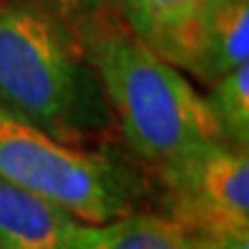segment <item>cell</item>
<instances>
[{
  "label": "cell",
  "mask_w": 249,
  "mask_h": 249,
  "mask_svg": "<svg viewBox=\"0 0 249 249\" xmlns=\"http://www.w3.org/2000/svg\"><path fill=\"white\" fill-rule=\"evenodd\" d=\"M120 18L145 46L189 71L205 18L222 0H116Z\"/></svg>",
  "instance_id": "cell-5"
},
{
  "label": "cell",
  "mask_w": 249,
  "mask_h": 249,
  "mask_svg": "<svg viewBox=\"0 0 249 249\" xmlns=\"http://www.w3.org/2000/svg\"><path fill=\"white\" fill-rule=\"evenodd\" d=\"M127 145L157 171L224 141L205 97L185 74L145 46L120 17L74 23ZM226 143V141H224Z\"/></svg>",
  "instance_id": "cell-2"
},
{
  "label": "cell",
  "mask_w": 249,
  "mask_h": 249,
  "mask_svg": "<svg viewBox=\"0 0 249 249\" xmlns=\"http://www.w3.org/2000/svg\"><path fill=\"white\" fill-rule=\"evenodd\" d=\"M205 104L219 127L222 139L233 148L249 145V62L210 83Z\"/></svg>",
  "instance_id": "cell-9"
},
{
  "label": "cell",
  "mask_w": 249,
  "mask_h": 249,
  "mask_svg": "<svg viewBox=\"0 0 249 249\" xmlns=\"http://www.w3.org/2000/svg\"><path fill=\"white\" fill-rule=\"evenodd\" d=\"M169 217L187 231L249 229V150L213 143L157 171Z\"/></svg>",
  "instance_id": "cell-4"
},
{
  "label": "cell",
  "mask_w": 249,
  "mask_h": 249,
  "mask_svg": "<svg viewBox=\"0 0 249 249\" xmlns=\"http://www.w3.org/2000/svg\"><path fill=\"white\" fill-rule=\"evenodd\" d=\"M65 249H194V242L169 214L129 213L104 224L79 222Z\"/></svg>",
  "instance_id": "cell-8"
},
{
  "label": "cell",
  "mask_w": 249,
  "mask_h": 249,
  "mask_svg": "<svg viewBox=\"0 0 249 249\" xmlns=\"http://www.w3.org/2000/svg\"><path fill=\"white\" fill-rule=\"evenodd\" d=\"M0 111L74 145L113 127L79 33L28 0H0Z\"/></svg>",
  "instance_id": "cell-1"
},
{
  "label": "cell",
  "mask_w": 249,
  "mask_h": 249,
  "mask_svg": "<svg viewBox=\"0 0 249 249\" xmlns=\"http://www.w3.org/2000/svg\"><path fill=\"white\" fill-rule=\"evenodd\" d=\"M249 60V0H222L205 18L187 74L213 83Z\"/></svg>",
  "instance_id": "cell-7"
},
{
  "label": "cell",
  "mask_w": 249,
  "mask_h": 249,
  "mask_svg": "<svg viewBox=\"0 0 249 249\" xmlns=\"http://www.w3.org/2000/svg\"><path fill=\"white\" fill-rule=\"evenodd\" d=\"M194 249H249V229H210L189 231Z\"/></svg>",
  "instance_id": "cell-11"
},
{
  "label": "cell",
  "mask_w": 249,
  "mask_h": 249,
  "mask_svg": "<svg viewBox=\"0 0 249 249\" xmlns=\"http://www.w3.org/2000/svg\"><path fill=\"white\" fill-rule=\"evenodd\" d=\"M76 219L0 178V249H65Z\"/></svg>",
  "instance_id": "cell-6"
},
{
  "label": "cell",
  "mask_w": 249,
  "mask_h": 249,
  "mask_svg": "<svg viewBox=\"0 0 249 249\" xmlns=\"http://www.w3.org/2000/svg\"><path fill=\"white\" fill-rule=\"evenodd\" d=\"M28 2L51 12L53 17L74 26L79 21H86L90 17L107 12L111 7V2H116V0H28Z\"/></svg>",
  "instance_id": "cell-10"
},
{
  "label": "cell",
  "mask_w": 249,
  "mask_h": 249,
  "mask_svg": "<svg viewBox=\"0 0 249 249\" xmlns=\"http://www.w3.org/2000/svg\"><path fill=\"white\" fill-rule=\"evenodd\" d=\"M0 178L83 224L124 217L139 198V180L116 155L58 141L5 111H0Z\"/></svg>",
  "instance_id": "cell-3"
}]
</instances>
